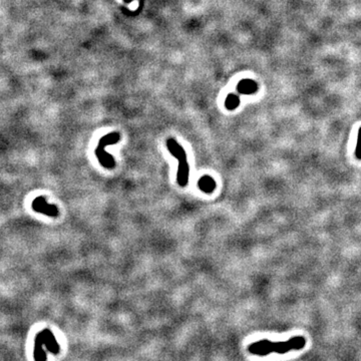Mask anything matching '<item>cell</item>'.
<instances>
[{
  "label": "cell",
  "mask_w": 361,
  "mask_h": 361,
  "mask_svg": "<svg viewBox=\"0 0 361 361\" xmlns=\"http://www.w3.org/2000/svg\"><path fill=\"white\" fill-rule=\"evenodd\" d=\"M306 345L304 336H294L291 339L283 342H272L270 340H260L252 343L248 347V351L254 355L266 356L272 352L285 354L291 350H301Z\"/></svg>",
  "instance_id": "obj_1"
},
{
  "label": "cell",
  "mask_w": 361,
  "mask_h": 361,
  "mask_svg": "<svg viewBox=\"0 0 361 361\" xmlns=\"http://www.w3.org/2000/svg\"><path fill=\"white\" fill-rule=\"evenodd\" d=\"M167 148L170 154L178 161L177 182L180 187H186L189 183L190 168L187 159V153L183 147L174 138L167 139Z\"/></svg>",
  "instance_id": "obj_2"
},
{
  "label": "cell",
  "mask_w": 361,
  "mask_h": 361,
  "mask_svg": "<svg viewBox=\"0 0 361 361\" xmlns=\"http://www.w3.org/2000/svg\"><path fill=\"white\" fill-rule=\"evenodd\" d=\"M121 139V135L119 133H110L105 135H103L99 141L97 147L95 149V156L98 159L99 164L108 170H112L116 167V161L113 156L107 154L105 151V148L107 146H111V144L117 143Z\"/></svg>",
  "instance_id": "obj_3"
},
{
  "label": "cell",
  "mask_w": 361,
  "mask_h": 361,
  "mask_svg": "<svg viewBox=\"0 0 361 361\" xmlns=\"http://www.w3.org/2000/svg\"><path fill=\"white\" fill-rule=\"evenodd\" d=\"M32 209L38 212L42 213L44 215L49 216V217H57L58 216V209L54 205H50L46 202L45 198L44 197H38L35 198L32 202Z\"/></svg>",
  "instance_id": "obj_4"
},
{
  "label": "cell",
  "mask_w": 361,
  "mask_h": 361,
  "mask_svg": "<svg viewBox=\"0 0 361 361\" xmlns=\"http://www.w3.org/2000/svg\"><path fill=\"white\" fill-rule=\"evenodd\" d=\"M237 90L241 94H253L258 90V85L253 80H243L237 86Z\"/></svg>",
  "instance_id": "obj_5"
},
{
  "label": "cell",
  "mask_w": 361,
  "mask_h": 361,
  "mask_svg": "<svg viewBox=\"0 0 361 361\" xmlns=\"http://www.w3.org/2000/svg\"><path fill=\"white\" fill-rule=\"evenodd\" d=\"M216 182L215 180L208 176V175H205L203 176L199 180H198V187L199 189L204 192L205 194H212L215 189H216Z\"/></svg>",
  "instance_id": "obj_6"
},
{
  "label": "cell",
  "mask_w": 361,
  "mask_h": 361,
  "mask_svg": "<svg viewBox=\"0 0 361 361\" xmlns=\"http://www.w3.org/2000/svg\"><path fill=\"white\" fill-rule=\"evenodd\" d=\"M239 104H240V98H239L238 95L233 94V93L228 94V96L226 98V101H225V106H226L227 110L234 111L239 106Z\"/></svg>",
  "instance_id": "obj_7"
},
{
  "label": "cell",
  "mask_w": 361,
  "mask_h": 361,
  "mask_svg": "<svg viewBox=\"0 0 361 361\" xmlns=\"http://www.w3.org/2000/svg\"><path fill=\"white\" fill-rule=\"evenodd\" d=\"M355 156L357 159L361 160V127L358 131L357 135V143H356V150H355Z\"/></svg>",
  "instance_id": "obj_8"
},
{
  "label": "cell",
  "mask_w": 361,
  "mask_h": 361,
  "mask_svg": "<svg viewBox=\"0 0 361 361\" xmlns=\"http://www.w3.org/2000/svg\"><path fill=\"white\" fill-rule=\"evenodd\" d=\"M124 1H125L126 3H131L132 1H134V0H124Z\"/></svg>",
  "instance_id": "obj_9"
}]
</instances>
